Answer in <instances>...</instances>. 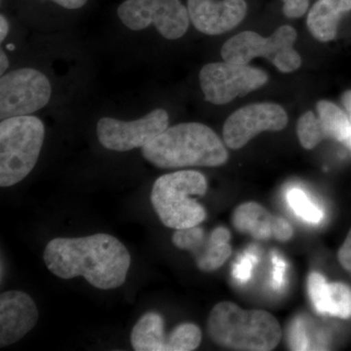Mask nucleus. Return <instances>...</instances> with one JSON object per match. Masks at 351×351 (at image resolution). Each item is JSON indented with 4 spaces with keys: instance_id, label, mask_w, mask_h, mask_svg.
I'll use <instances>...</instances> for the list:
<instances>
[{
    "instance_id": "nucleus-25",
    "label": "nucleus",
    "mask_w": 351,
    "mask_h": 351,
    "mask_svg": "<svg viewBox=\"0 0 351 351\" xmlns=\"http://www.w3.org/2000/svg\"><path fill=\"white\" fill-rule=\"evenodd\" d=\"M289 345L294 350H308L311 339L307 336L306 325L301 318L295 319L289 330Z\"/></svg>"
},
{
    "instance_id": "nucleus-32",
    "label": "nucleus",
    "mask_w": 351,
    "mask_h": 351,
    "mask_svg": "<svg viewBox=\"0 0 351 351\" xmlns=\"http://www.w3.org/2000/svg\"><path fill=\"white\" fill-rule=\"evenodd\" d=\"M9 32V23L3 15L0 16V41L6 38Z\"/></svg>"
},
{
    "instance_id": "nucleus-23",
    "label": "nucleus",
    "mask_w": 351,
    "mask_h": 351,
    "mask_svg": "<svg viewBox=\"0 0 351 351\" xmlns=\"http://www.w3.org/2000/svg\"><path fill=\"white\" fill-rule=\"evenodd\" d=\"M172 241L177 248L196 252L204 241V232L202 228H198V226L176 230Z\"/></svg>"
},
{
    "instance_id": "nucleus-13",
    "label": "nucleus",
    "mask_w": 351,
    "mask_h": 351,
    "mask_svg": "<svg viewBox=\"0 0 351 351\" xmlns=\"http://www.w3.org/2000/svg\"><path fill=\"white\" fill-rule=\"evenodd\" d=\"M38 309L31 295L21 291L0 295V346L13 345L32 331L38 320Z\"/></svg>"
},
{
    "instance_id": "nucleus-2",
    "label": "nucleus",
    "mask_w": 351,
    "mask_h": 351,
    "mask_svg": "<svg viewBox=\"0 0 351 351\" xmlns=\"http://www.w3.org/2000/svg\"><path fill=\"white\" fill-rule=\"evenodd\" d=\"M142 154L160 169L218 167L228 159L223 141L210 127L197 122L168 127L142 147Z\"/></svg>"
},
{
    "instance_id": "nucleus-9",
    "label": "nucleus",
    "mask_w": 351,
    "mask_h": 351,
    "mask_svg": "<svg viewBox=\"0 0 351 351\" xmlns=\"http://www.w3.org/2000/svg\"><path fill=\"white\" fill-rule=\"evenodd\" d=\"M201 89L205 100L214 105H226L237 97L255 91L263 86L269 76L262 69L248 64H208L199 73Z\"/></svg>"
},
{
    "instance_id": "nucleus-10",
    "label": "nucleus",
    "mask_w": 351,
    "mask_h": 351,
    "mask_svg": "<svg viewBox=\"0 0 351 351\" xmlns=\"http://www.w3.org/2000/svg\"><path fill=\"white\" fill-rule=\"evenodd\" d=\"M168 127L169 114L162 108H156L133 121L103 117L97 124V136L101 145L110 151L129 152L145 147Z\"/></svg>"
},
{
    "instance_id": "nucleus-17",
    "label": "nucleus",
    "mask_w": 351,
    "mask_h": 351,
    "mask_svg": "<svg viewBox=\"0 0 351 351\" xmlns=\"http://www.w3.org/2000/svg\"><path fill=\"white\" fill-rule=\"evenodd\" d=\"M168 337L164 332L160 314L147 313L136 323L131 332V345L136 351H166Z\"/></svg>"
},
{
    "instance_id": "nucleus-18",
    "label": "nucleus",
    "mask_w": 351,
    "mask_h": 351,
    "mask_svg": "<svg viewBox=\"0 0 351 351\" xmlns=\"http://www.w3.org/2000/svg\"><path fill=\"white\" fill-rule=\"evenodd\" d=\"M316 110L325 138L345 143L351 132L348 113L343 112L336 104L326 100L318 101Z\"/></svg>"
},
{
    "instance_id": "nucleus-8",
    "label": "nucleus",
    "mask_w": 351,
    "mask_h": 351,
    "mask_svg": "<svg viewBox=\"0 0 351 351\" xmlns=\"http://www.w3.org/2000/svg\"><path fill=\"white\" fill-rule=\"evenodd\" d=\"M52 94L47 76L31 68L15 69L0 80V119L25 117L49 103Z\"/></svg>"
},
{
    "instance_id": "nucleus-30",
    "label": "nucleus",
    "mask_w": 351,
    "mask_h": 351,
    "mask_svg": "<svg viewBox=\"0 0 351 351\" xmlns=\"http://www.w3.org/2000/svg\"><path fill=\"white\" fill-rule=\"evenodd\" d=\"M341 103H343V106L346 108V112L348 113V117H350L351 124V90L345 92L343 96H341ZM345 144L348 149H351V132L350 137L346 141Z\"/></svg>"
},
{
    "instance_id": "nucleus-28",
    "label": "nucleus",
    "mask_w": 351,
    "mask_h": 351,
    "mask_svg": "<svg viewBox=\"0 0 351 351\" xmlns=\"http://www.w3.org/2000/svg\"><path fill=\"white\" fill-rule=\"evenodd\" d=\"M309 0H283V12L288 18H300L308 9Z\"/></svg>"
},
{
    "instance_id": "nucleus-21",
    "label": "nucleus",
    "mask_w": 351,
    "mask_h": 351,
    "mask_svg": "<svg viewBox=\"0 0 351 351\" xmlns=\"http://www.w3.org/2000/svg\"><path fill=\"white\" fill-rule=\"evenodd\" d=\"M232 252L230 242H218L209 239L204 254L197 257L198 269L206 272L219 269L230 257Z\"/></svg>"
},
{
    "instance_id": "nucleus-14",
    "label": "nucleus",
    "mask_w": 351,
    "mask_h": 351,
    "mask_svg": "<svg viewBox=\"0 0 351 351\" xmlns=\"http://www.w3.org/2000/svg\"><path fill=\"white\" fill-rule=\"evenodd\" d=\"M309 299L319 314L351 317V289L341 282L328 283L319 272H311L307 280Z\"/></svg>"
},
{
    "instance_id": "nucleus-27",
    "label": "nucleus",
    "mask_w": 351,
    "mask_h": 351,
    "mask_svg": "<svg viewBox=\"0 0 351 351\" xmlns=\"http://www.w3.org/2000/svg\"><path fill=\"white\" fill-rule=\"evenodd\" d=\"M294 235L292 226L283 218H274L272 219V237L279 241H288Z\"/></svg>"
},
{
    "instance_id": "nucleus-15",
    "label": "nucleus",
    "mask_w": 351,
    "mask_h": 351,
    "mask_svg": "<svg viewBox=\"0 0 351 351\" xmlns=\"http://www.w3.org/2000/svg\"><path fill=\"white\" fill-rule=\"evenodd\" d=\"M351 11V0H317L309 10L306 24L311 34L321 41L334 40L339 21Z\"/></svg>"
},
{
    "instance_id": "nucleus-12",
    "label": "nucleus",
    "mask_w": 351,
    "mask_h": 351,
    "mask_svg": "<svg viewBox=\"0 0 351 351\" xmlns=\"http://www.w3.org/2000/svg\"><path fill=\"white\" fill-rule=\"evenodd\" d=\"M189 17L202 34L219 36L232 31L247 13L245 0H188Z\"/></svg>"
},
{
    "instance_id": "nucleus-4",
    "label": "nucleus",
    "mask_w": 351,
    "mask_h": 351,
    "mask_svg": "<svg viewBox=\"0 0 351 351\" xmlns=\"http://www.w3.org/2000/svg\"><path fill=\"white\" fill-rule=\"evenodd\" d=\"M207 189L206 178L197 171L182 170L161 176L152 186V207L167 228H193L207 216L204 207L193 195H205Z\"/></svg>"
},
{
    "instance_id": "nucleus-7",
    "label": "nucleus",
    "mask_w": 351,
    "mask_h": 351,
    "mask_svg": "<svg viewBox=\"0 0 351 351\" xmlns=\"http://www.w3.org/2000/svg\"><path fill=\"white\" fill-rule=\"evenodd\" d=\"M120 21L132 31L154 24L164 38H181L189 27V9L181 0H125L117 9Z\"/></svg>"
},
{
    "instance_id": "nucleus-26",
    "label": "nucleus",
    "mask_w": 351,
    "mask_h": 351,
    "mask_svg": "<svg viewBox=\"0 0 351 351\" xmlns=\"http://www.w3.org/2000/svg\"><path fill=\"white\" fill-rule=\"evenodd\" d=\"M272 270L270 274V286L274 291L282 290L286 285L287 263L276 253L272 254Z\"/></svg>"
},
{
    "instance_id": "nucleus-6",
    "label": "nucleus",
    "mask_w": 351,
    "mask_h": 351,
    "mask_svg": "<svg viewBox=\"0 0 351 351\" xmlns=\"http://www.w3.org/2000/svg\"><path fill=\"white\" fill-rule=\"evenodd\" d=\"M297 32L290 25L278 27L269 38L257 32H243L228 39L221 48L228 63L248 64L257 57L267 58L282 73H292L301 66L302 59L295 50Z\"/></svg>"
},
{
    "instance_id": "nucleus-19",
    "label": "nucleus",
    "mask_w": 351,
    "mask_h": 351,
    "mask_svg": "<svg viewBox=\"0 0 351 351\" xmlns=\"http://www.w3.org/2000/svg\"><path fill=\"white\" fill-rule=\"evenodd\" d=\"M286 201L295 216L308 223L317 225L324 219V213L319 207L309 199L302 189L293 188L286 193Z\"/></svg>"
},
{
    "instance_id": "nucleus-11",
    "label": "nucleus",
    "mask_w": 351,
    "mask_h": 351,
    "mask_svg": "<svg viewBox=\"0 0 351 351\" xmlns=\"http://www.w3.org/2000/svg\"><path fill=\"white\" fill-rule=\"evenodd\" d=\"M288 124L285 110L276 104H253L233 112L223 125V142L239 149L265 131L283 130Z\"/></svg>"
},
{
    "instance_id": "nucleus-22",
    "label": "nucleus",
    "mask_w": 351,
    "mask_h": 351,
    "mask_svg": "<svg viewBox=\"0 0 351 351\" xmlns=\"http://www.w3.org/2000/svg\"><path fill=\"white\" fill-rule=\"evenodd\" d=\"M298 138L306 149H313L325 140L319 119L313 112H307L298 121Z\"/></svg>"
},
{
    "instance_id": "nucleus-20",
    "label": "nucleus",
    "mask_w": 351,
    "mask_h": 351,
    "mask_svg": "<svg viewBox=\"0 0 351 351\" xmlns=\"http://www.w3.org/2000/svg\"><path fill=\"white\" fill-rule=\"evenodd\" d=\"M202 332L193 323H182L168 336L166 351H191L200 346Z\"/></svg>"
},
{
    "instance_id": "nucleus-24",
    "label": "nucleus",
    "mask_w": 351,
    "mask_h": 351,
    "mask_svg": "<svg viewBox=\"0 0 351 351\" xmlns=\"http://www.w3.org/2000/svg\"><path fill=\"white\" fill-rule=\"evenodd\" d=\"M258 255L254 251H248L240 256L233 265L232 277L239 283L244 284L250 280L253 269L258 263Z\"/></svg>"
},
{
    "instance_id": "nucleus-5",
    "label": "nucleus",
    "mask_w": 351,
    "mask_h": 351,
    "mask_svg": "<svg viewBox=\"0 0 351 351\" xmlns=\"http://www.w3.org/2000/svg\"><path fill=\"white\" fill-rule=\"evenodd\" d=\"M45 135L43 122L32 115L0 123V186L22 182L38 162Z\"/></svg>"
},
{
    "instance_id": "nucleus-29",
    "label": "nucleus",
    "mask_w": 351,
    "mask_h": 351,
    "mask_svg": "<svg viewBox=\"0 0 351 351\" xmlns=\"http://www.w3.org/2000/svg\"><path fill=\"white\" fill-rule=\"evenodd\" d=\"M338 258L341 267L351 274V230L339 250Z\"/></svg>"
},
{
    "instance_id": "nucleus-1",
    "label": "nucleus",
    "mask_w": 351,
    "mask_h": 351,
    "mask_svg": "<svg viewBox=\"0 0 351 351\" xmlns=\"http://www.w3.org/2000/svg\"><path fill=\"white\" fill-rule=\"evenodd\" d=\"M47 269L62 279L83 276L100 290L123 285L131 265L128 250L117 237L97 233L78 239H55L43 254Z\"/></svg>"
},
{
    "instance_id": "nucleus-3",
    "label": "nucleus",
    "mask_w": 351,
    "mask_h": 351,
    "mask_svg": "<svg viewBox=\"0 0 351 351\" xmlns=\"http://www.w3.org/2000/svg\"><path fill=\"white\" fill-rule=\"evenodd\" d=\"M207 332L217 346L232 350H274L282 338L280 324L272 314L261 309L245 311L232 302L213 307Z\"/></svg>"
},
{
    "instance_id": "nucleus-33",
    "label": "nucleus",
    "mask_w": 351,
    "mask_h": 351,
    "mask_svg": "<svg viewBox=\"0 0 351 351\" xmlns=\"http://www.w3.org/2000/svg\"><path fill=\"white\" fill-rule=\"evenodd\" d=\"M9 66V60L3 49L0 50V73L4 75Z\"/></svg>"
},
{
    "instance_id": "nucleus-31",
    "label": "nucleus",
    "mask_w": 351,
    "mask_h": 351,
    "mask_svg": "<svg viewBox=\"0 0 351 351\" xmlns=\"http://www.w3.org/2000/svg\"><path fill=\"white\" fill-rule=\"evenodd\" d=\"M50 1L55 2L58 5L66 9H78L84 6L87 0H50Z\"/></svg>"
},
{
    "instance_id": "nucleus-16",
    "label": "nucleus",
    "mask_w": 351,
    "mask_h": 351,
    "mask_svg": "<svg viewBox=\"0 0 351 351\" xmlns=\"http://www.w3.org/2000/svg\"><path fill=\"white\" fill-rule=\"evenodd\" d=\"M272 219L274 217L256 202L239 205L232 215L233 226L239 232L248 233L258 240L272 237Z\"/></svg>"
}]
</instances>
